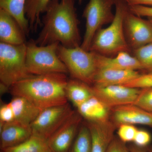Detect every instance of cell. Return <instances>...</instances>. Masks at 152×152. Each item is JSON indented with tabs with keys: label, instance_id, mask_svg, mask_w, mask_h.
Returning a JSON list of instances; mask_svg holds the SVG:
<instances>
[{
	"label": "cell",
	"instance_id": "obj_16",
	"mask_svg": "<svg viewBox=\"0 0 152 152\" xmlns=\"http://www.w3.org/2000/svg\"><path fill=\"white\" fill-rule=\"evenodd\" d=\"M26 35L13 17L0 9V42L12 45L26 43Z\"/></svg>",
	"mask_w": 152,
	"mask_h": 152
},
{
	"label": "cell",
	"instance_id": "obj_31",
	"mask_svg": "<svg viewBox=\"0 0 152 152\" xmlns=\"http://www.w3.org/2000/svg\"><path fill=\"white\" fill-rule=\"evenodd\" d=\"M106 152H130L126 143L122 141L118 137H115Z\"/></svg>",
	"mask_w": 152,
	"mask_h": 152
},
{
	"label": "cell",
	"instance_id": "obj_29",
	"mask_svg": "<svg viewBox=\"0 0 152 152\" xmlns=\"http://www.w3.org/2000/svg\"><path fill=\"white\" fill-rule=\"evenodd\" d=\"M15 116L10 103L1 104L0 107V123L4 124L15 122Z\"/></svg>",
	"mask_w": 152,
	"mask_h": 152
},
{
	"label": "cell",
	"instance_id": "obj_7",
	"mask_svg": "<svg viewBox=\"0 0 152 152\" xmlns=\"http://www.w3.org/2000/svg\"><path fill=\"white\" fill-rule=\"evenodd\" d=\"M116 0H89L83 12L86 20V31L80 47L89 51L93 38L104 25L111 23L115 18L113 7Z\"/></svg>",
	"mask_w": 152,
	"mask_h": 152
},
{
	"label": "cell",
	"instance_id": "obj_33",
	"mask_svg": "<svg viewBox=\"0 0 152 152\" xmlns=\"http://www.w3.org/2000/svg\"><path fill=\"white\" fill-rule=\"evenodd\" d=\"M129 6L142 5L152 7V0H125Z\"/></svg>",
	"mask_w": 152,
	"mask_h": 152
},
{
	"label": "cell",
	"instance_id": "obj_20",
	"mask_svg": "<svg viewBox=\"0 0 152 152\" xmlns=\"http://www.w3.org/2000/svg\"><path fill=\"white\" fill-rule=\"evenodd\" d=\"M66 94L68 100L77 108L94 95L92 86L72 78L68 80L66 88Z\"/></svg>",
	"mask_w": 152,
	"mask_h": 152
},
{
	"label": "cell",
	"instance_id": "obj_2",
	"mask_svg": "<svg viewBox=\"0 0 152 152\" xmlns=\"http://www.w3.org/2000/svg\"><path fill=\"white\" fill-rule=\"evenodd\" d=\"M66 74L56 73L35 75L21 80L11 86L14 96L27 99L41 110L68 103L66 88Z\"/></svg>",
	"mask_w": 152,
	"mask_h": 152
},
{
	"label": "cell",
	"instance_id": "obj_26",
	"mask_svg": "<svg viewBox=\"0 0 152 152\" xmlns=\"http://www.w3.org/2000/svg\"><path fill=\"white\" fill-rule=\"evenodd\" d=\"M133 104L152 113V87L140 88L137 97Z\"/></svg>",
	"mask_w": 152,
	"mask_h": 152
},
{
	"label": "cell",
	"instance_id": "obj_3",
	"mask_svg": "<svg viewBox=\"0 0 152 152\" xmlns=\"http://www.w3.org/2000/svg\"><path fill=\"white\" fill-rule=\"evenodd\" d=\"M115 18L106 28L97 32L92 41L89 51L109 57H114L122 52L132 53L125 37L124 19L128 5L125 0H116Z\"/></svg>",
	"mask_w": 152,
	"mask_h": 152
},
{
	"label": "cell",
	"instance_id": "obj_35",
	"mask_svg": "<svg viewBox=\"0 0 152 152\" xmlns=\"http://www.w3.org/2000/svg\"><path fill=\"white\" fill-rule=\"evenodd\" d=\"M147 151L148 152H152V146H148L146 147Z\"/></svg>",
	"mask_w": 152,
	"mask_h": 152
},
{
	"label": "cell",
	"instance_id": "obj_18",
	"mask_svg": "<svg viewBox=\"0 0 152 152\" xmlns=\"http://www.w3.org/2000/svg\"><path fill=\"white\" fill-rule=\"evenodd\" d=\"M77 109L86 121L102 122L110 120L111 109L94 95Z\"/></svg>",
	"mask_w": 152,
	"mask_h": 152
},
{
	"label": "cell",
	"instance_id": "obj_19",
	"mask_svg": "<svg viewBox=\"0 0 152 152\" xmlns=\"http://www.w3.org/2000/svg\"><path fill=\"white\" fill-rule=\"evenodd\" d=\"M12 108L15 122L30 126L41 112L40 109L27 99L19 96H14L10 102Z\"/></svg>",
	"mask_w": 152,
	"mask_h": 152
},
{
	"label": "cell",
	"instance_id": "obj_8",
	"mask_svg": "<svg viewBox=\"0 0 152 152\" xmlns=\"http://www.w3.org/2000/svg\"><path fill=\"white\" fill-rule=\"evenodd\" d=\"M75 111L68 102L42 110L30 125L32 134L48 140Z\"/></svg>",
	"mask_w": 152,
	"mask_h": 152
},
{
	"label": "cell",
	"instance_id": "obj_11",
	"mask_svg": "<svg viewBox=\"0 0 152 152\" xmlns=\"http://www.w3.org/2000/svg\"><path fill=\"white\" fill-rule=\"evenodd\" d=\"M94 95L110 109L134 104L140 88L114 85L104 87L92 86Z\"/></svg>",
	"mask_w": 152,
	"mask_h": 152
},
{
	"label": "cell",
	"instance_id": "obj_13",
	"mask_svg": "<svg viewBox=\"0 0 152 152\" xmlns=\"http://www.w3.org/2000/svg\"><path fill=\"white\" fill-rule=\"evenodd\" d=\"M89 130L91 152H106L113 140L118 128L110 120L102 122L86 121Z\"/></svg>",
	"mask_w": 152,
	"mask_h": 152
},
{
	"label": "cell",
	"instance_id": "obj_6",
	"mask_svg": "<svg viewBox=\"0 0 152 152\" xmlns=\"http://www.w3.org/2000/svg\"><path fill=\"white\" fill-rule=\"evenodd\" d=\"M58 55L64 63L72 78L91 86L97 72L94 53L87 51L80 46L68 48L59 44Z\"/></svg>",
	"mask_w": 152,
	"mask_h": 152
},
{
	"label": "cell",
	"instance_id": "obj_23",
	"mask_svg": "<svg viewBox=\"0 0 152 152\" xmlns=\"http://www.w3.org/2000/svg\"><path fill=\"white\" fill-rule=\"evenodd\" d=\"M1 151L4 152H50L47 140L33 134L23 143Z\"/></svg>",
	"mask_w": 152,
	"mask_h": 152
},
{
	"label": "cell",
	"instance_id": "obj_28",
	"mask_svg": "<svg viewBox=\"0 0 152 152\" xmlns=\"http://www.w3.org/2000/svg\"><path fill=\"white\" fill-rule=\"evenodd\" d=\"M124 86L137 88L152 87V74H141L137 78Z\"/></svg>",
	"mask_w": 152,
	"mask_h": 152
},
{
	"label": "cell",
	"instance_id": "obj_34",
	"mask_svg": "<svg viewBox=\"0 0 152 152\" xmlns=\"http://www.w3.org/2000/svg\"><path fill=\"white\" fill-rule=\"evenodd\" d=\"M128 147L130 152H148L146 148H141L137 146L134 144L129 145Z\"/></svg>",
	"mask_w": 152,
	"mask_h": 152
},
{
	"label": "cell",
	"instance_id": "obj_37",
	"mask_svg": "<svg viewBox=\"0 0 152 152\" xmlns=\"http://www.w3.org/2000/svg\"><path fill=\"white\" fill-rule=\"evenodd\" d=\"M1 152H3V151H1Z\"/></svg>",
	"mask_w": 152,
	"mask_h": 152
},
{
	"label": "cell",
	"instance_id": "obj_10",
	"mask_svg": "<svg viewBox=\"0 0 152 152\" xmlns=\"http://www.w3.org/2000/svg\"><path fill=\"white\" fill-rule=\"evenodd\" d=\"M83 118L74 112L47 140L50 152H69L72 145Z\"/></svg>",
	"mask_w": 152,
	"mask_h": 152
},
{
	"label": "cell",
	"instance_id": "obj_32",
	"mask_svg": "<svg viewBox=\"0 0 152 152\" xmlns=\"http://www.w3.org/2000/svg\"><path fill=\"white\" fill-rule=\"evenodd\" d=\"M129 10L139 17L152 18V7L142 5L129 6Z\"/></svg>",
	"mask_w": 152,
	"mask_h": 152
},
{
	"label": "cell",
	"instance_id": "obj_5",
	"mask_svg": "<svg viewBox=\"0 0 152 152\" xmlns=\"http://www.w3.org/2000/svg\"><path fill=\"white\" fill-rule=\"evenodd\" d=\"M26 43L12 45L0 42V80L8 88L31 75L26 65Z\"/></svg>",
	"mask_w": 152,
	"mask_h": 152
},
{
	"label": "cell",
	"instance_id": "obj_14",
	"mask_svg": "<svg viewBox=\"0 0 152 152\" xmlns=\"http://www.w3.org/2000/svg\"><path fill=\"white\" fill-rule=\"evenodd\" d=\"M32 135L30 126L13 122L0 123V148L1 150L17 146L31 137Z\"/></svg>",
	"mask_w": 152,
	"mask_h": 152
},
{
	"label": "cell",
	"instance_id": "obj_17",
	"mask_svg": "<svg viewBox=\"0 0 152 152\" xmlns=\"http://www.w3.org/2000/svg\"><path fill=\"white\" fill-rule=\"evenodd\" d=\"M141 75L138 71L104 69L98 70L93 86L104 87L124 85Z\"/></svg>",
	"mask_w": 152,
	"mask_h": 152
},
{
	"label": "cell",
	"instance_id": "obj_9",
	"mask_svg": "<svg viewBox=\"0 0 152 152\" xmlns=\"http://www.w3.org/2000/svg\"><path fill=\"white\" fill-rule=\"evenodd\" d=\"M124 28L126 40L132 52L152 43L151 24L148 20L132 13L129 7L124 17Z\"/></svg>",
	"mask_w": 152,
	"mask_h": 152
},
{
	"label": "cell",
	"instance_id": "obj_12",
	"mask_svg": "<svg viewBox=\"0 0 152 152\" xmlns=\"http://www.w3.org/2000/svg\"><path fill=\"white\" fill-rule=\"evenodd\" d=\"M110 121L117 128L123 124L142 125L152 128V113L133 104L125 105L112 109Z\"/></svg>",
	"mask_w": 152,
	"mask_h": 152
},
{
	"label": "cell",
	"instance_id": "obj_27",
	"mask_svg": "<svg viewBox=\"0 0 152 152\" xmlns=\"http://www.w3.org/2000/svg\"><path fill=\"white\" fill-rule=\"evenodd\" d=\"M138 130L134 125H121L118 128V137L126 143L133 142Z\"/></svg>",
	"mask_w": 152,
	"mask_h": 152
},
{
	"label": "cell",
	"instance_id": "obj_1",
	"mask_svg": "<svg viewBox=\"0 0 152 152\" xmlns=\"http://www.w3.org/2000/svg\"><path fill=\"white\" fill-rule=\"evenodd\" d=\"M44 13L42 28L35 40L37 45L45 46L58 42L66 48L80 46V22L75 0H51Z\"/></svg>",
	"mask_w": 152,
	"mask_h": 152
},
{
	"label": "cell",
	"instance_id": "obj_36",
	"mask_svg": "<svg viewBox=\"0 0 152 152\" xmlns=\"http://www.w3.org/2000/svg\"><path fill=\"white\" fill-rule=\"evenodd\" d=\"M148 20H149L151 23V24L152 26V18H148Z\"/></svg>",
	"mask_w": 152,
	"mask_h": 152
},
{
	"label": "cell",
	"instance_id": "obj_4",
	"mask_svg": "<svg viewBox=\"0 0 152 152\" xmlns=\"http://www.w3.org/2000/svg\"><path fill=\"white\" fill-rule=\"evenodd\" d=\"M59 43L39 46L31 39L26 42V65L28 72L35 75L48 74H67L66 67L58 55Z\"/></svg>",
	"mask_w": 152,
	"mask_h": 152
},
{
	"label": "cell",
	"instance_id": "obj_22",
	"mask_svg": "<svg viewBox=\"0 0 152 152\" xmlns=\"http://www.w3.org/2000/svg\"><path fill=\"white\" fill-rule=\"evenodd\" d=\"M51 0H26L25 7L26 17L29 24L30 31L36 32L42 26L41 15L45 12Z\"/></svg>",
	"mask_w": 152,
	"mask_h": 152
},
{
	"label": "cell",
	"instance_id": "obj_15",
	"mask_svg": "<svg viewBox=\"0 0 152 152\" xmlns=\"http://www.w3.org/2000/svg\"><path fill=\"white\" fill-rule=\"evenodd\" d=\"M95 53L98 70L104 69L123 70H143L140 63L130 53L122 52L114 57Z\"/></svg>",
	"mask_w": 152,
	"mask_h": 152
},
{
	"label": "cell",
	"instance_id": "obj_24",
	"mask_svg": "<svg viewBox=\"0 0 152 152\" xmlns=\"http://www.w3.org/2000/svg\"><path fill=\"white\" fill-rule=\"evenodd\" d=\"M91 143L89 130L86 123L82 124L69 152H91Z\"/></svg>",
	"mask_w": 152,
	"mask_h": 152
},
{
	"label": "cell",
	"instance_id": "obj_21",
	"mask_svg": "<svg viewBox=\"0 0 152 152\" xmlns=\"http://www.w3.org/2000/svg\"><path fill=\"white\" fill-rule=\"evenodd\" d=\"M26 0H0V9L5 11L16 20L26 36L30 29L25 13Z\"/></svg>",
	"mask_w": 152,
	"mask_h": 152
},
{
	"label": "cell",
	"instance_id": "obj_25",
	"mask_svg": "<svg viewBox=\"0 0 152 152\" xmlns=\"http://www.w3.org/2000/svg\"><path fill=\"white\" fill-rule=\"evenodd\" d=\"M133 56L140 63L143 70L152 74V43L132 51Z\"/></svg>",
	"mask_w": 152,
	"mask_h": 152
},
{
	"label": "cell",
	"instance_id": "obj_30",
	"mask_svg": "<svg viewBox=\"0 0 152 152\" xmlns=\"http://www.w3.org/2000/svg\"><path fill=\"white\" fill-rule=\"evenodd\" d=\"M151 140V135L149 132L144 130L138 129L133 142L137 146L146 148L148 146Z\"/></svg>",
	"mask_w": 152,
	"mask_h": 152
}]
</instances>
